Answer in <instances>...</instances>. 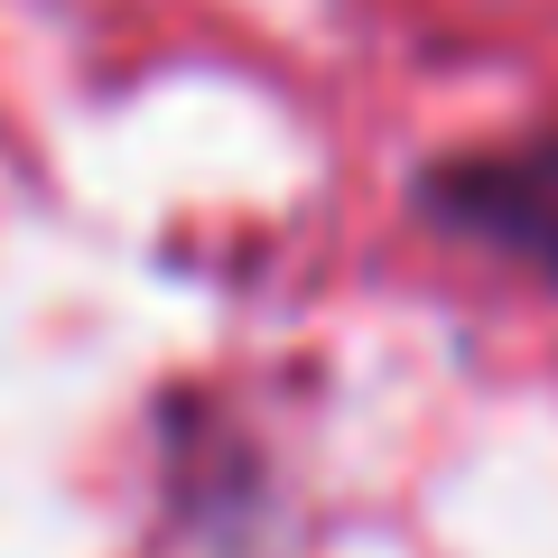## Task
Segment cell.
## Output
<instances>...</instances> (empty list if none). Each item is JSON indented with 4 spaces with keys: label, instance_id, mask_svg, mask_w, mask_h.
<instances>
[{
    "label": "cell",
    "instance_id": "cell-1",
    "mask_svg": "<svg viewBox=\"0 0 558 558\" xmlns=\"http://www.w3.org/2000/svg\"><path fill=\"white\" fill-rule=\"evenodd\" d=\"M428 215L457 223V233H475V242H502V252H531V260L558 270V140L438 168V178H428Z\"/></svg>",
    "mask_w": 558,
    "mask_h": 558
}]
</instances>
